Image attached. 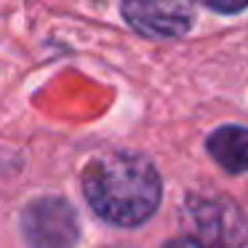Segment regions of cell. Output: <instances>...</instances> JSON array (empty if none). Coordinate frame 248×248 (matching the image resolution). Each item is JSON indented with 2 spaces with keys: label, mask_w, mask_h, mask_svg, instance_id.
<instances>
[{
  "label": "cell",
  "mask_w": 248,
  "mask_h": 248,
  "mask_svg": "<svg viewBox=\"0 0 248 248\" xmlns=\"http://www.w3.org/2000/svg\"><path fill=\"white\" fill-rule=\"evenodd\" d=\"M22 232L32 248H75L78 216L67 200H35L22 216Z\"/></svg>",
  "instance_id": "cell-3"
},
{
  "label": "cell",
  "mask_w": 248,
  "mask_h": 248,
  "mask_svg": "<svg viewBox=\"0 0 248 248\" xmlns=\"http://www.w3.org/2000/svg\"><path fill=\"white\" fill-rule=\"evenodd\" d=\"M203 6L214 8L219 14H235V11H243L248 6V0H200Z\"/></svg>",
  "instance_id": "cell-6"
},
{
  "label": "cell",
  "mask_w": 248,
  "mask_h": 248,
  "mask_svg": "<svg viewBox=\"0 0 248 248\" xmlns=\"http://www.w3.org/2000/svg\"><path fill=\"white\" fill-rule=\"evenodd\" d=\"M91 208L118 227L147 221L160 200V176L147 157L134 152H112L96 160L83 176Z\"/></svg>",
  "instance_id": "cell-1"
},
{
  "label": "cell",
  "mask_w": 248,
  "mask_h": 248,
  "mask_svg": "<svg viewBox=\"0 0 248 248\" xmlns=\"http://www.w3.org/2000/svg\"><path fill=\"white\" fill-rule=\"evenodd\" d=\"M166 248H205V246H203V243H198V240H189V237H182V240L168 243Z\"/></svg>",
  "instance_id": "cell-7"
},
{
  "label": "cell",
  "mask_w": 248,
  "mask_h": 248,
  "mask_svg": "<svg viewBox=\"0 0 248 248\" xmlns=\"http://www.w3.org/2000/svg\"><path fill=\"white\" fill-rule=\"evenodd\" d=\"M189 219L205 248H243L248 243V219L235 200L224 195H192Z\"/></svg>",
  "instance_id": "cell-2"
},
{
  "label": "cell",
  "mask_w": 248,
  "mask_h": 248,
  "mask_svg": "<svg viewBox=\"0 0 248 248\" xmlns=\"http://www.w3.org/2000/svg\"><path fill=\"white\" fill-rule=\"evenodd\" d=\"M208 152L221 168L232 173L248 171V128L224 125L208 136Z\"/></svg>",
  "instance_id": "cell-5"
},
{
  "label": "cell",
  "mask_w": 248,
  "mask_h": 248,
  "mask_svg": "<svg viewBox=\"0 0 248 248\" xmlns=\"http://www.w3.org/2000/svg\"><path fill=\"white\" fill-rule=\"evenodd\" d=\"M125 22L141 35L179 38L192 27V0H123Z\"/></svg>",
  "instance_id": "cell-4"
}]
</instances>
